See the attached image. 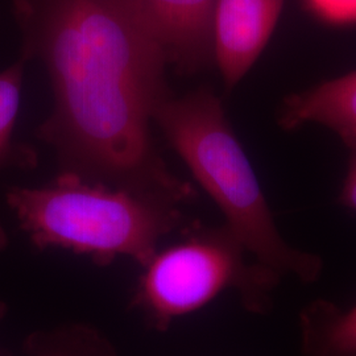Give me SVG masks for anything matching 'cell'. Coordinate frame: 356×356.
Listing matches in <instances>:
<instances>
[{
  "label": "cell",
  "mask_w": 356,
  "mask_h": 356,
  "mask_svg": "<svg viewBox=\"0 0 356 356\" xmlns=\"http://www.w3.org/2000/svg\"><path fill=\"white\" fill-rule=\"evenodd\" d=\"M144 28L179 74H195L214 63L216 0H129Z\"/></svg>",
  "instance_id": "5b68a950"
},
{
  "label": "cell",
  "mask_w": 356,
  "mask_h": 356,
  "mask_svg": "<svg viewBox=\"0 0 356 356\" xmlns=\"http://www.w3.org/2000/svg\"><path fill=\"white\" fill-rule=\"evenodd\" d=\"M20 54L44 66L53 107L36 136L61 172L179 204L195 195L153 140L172 95L165 54L129 0H13Z\"/></svg>",
  "instance_id": "6da1fadb"
},
{
  "label": "cell",
  "mask_w": 356,
  "mask_h": 356,
  "mask_svg": "<svg viewBox=\"0 0 356 356\" xmlns=\"http://www.w3.org/2000/svg\"><path fill=\"white\" fill-rule=\"evenodd\" d=\"M350 165L356 166V148L351 149V160H350Z\"/></svg>",
  "instance_id": "4fadbf2b"
},
{
  "label": "cell",
  "mask_w": 356,
  "mask_h": 356,
  "mask_svg": "<svg viewBox=\"0 0 356 356\" xmlns=\"http://www.w3.org/2000/svg\"><path fill=\"white\" fill-rule=\"evenodd\" d=\"M170 147L216 201L226 227L257 263L306 284L318 280L322 259L293 248L281 236L252 165L222 102L207 88L173 94L153 115Z\"/></svg>",
  "instance_id": "7a4b0ae2"
},
{
  "label": "cell",
  "mask_w": 356,
  "mask_h": 356,
  "mask_svg": "<svg viewBox=\"0 0 356 356\" xmlns=\"http://www.w3.org/2000/svg\"><path fill=\"white\" fill-rule=\"evenodd\" d=\"M284 0H216L213 47L227 91L234 89L264 51Z\"/></svg>",
  "instance_id": "8992f818"
},
{
  "label": "cell",
  "mask_w": 356,
  "mask_h": 356,
  "mask_svg": "<svg viewBox=\"0 0 356 356\" xmlns=\"http://www.w3.org/2000/svg\"><path fill=\"white\" fill-rule=\"evenodd\" d=\"M339 202L356 211V166L350 165L339 195Z\"/></svg>",
  "instance_id": "8fae6325"
},
{
  "label": "cell",
  "mask_w": 356,
  "mask_h": 356,
  "mask_svg": "<svg viewBox=\"0 0 356 356\" xmlns=\"http://www.w3.org/2000/svg\"><path fill=\"white\" fill-rule=\"evenodd\" d=\"M244 247L226 226L198 229L185 242L156 254L145 266L141 300L154 318L164 322L189 314L229 288L241 292L254 313L270 306V293L280 281L275 270L245 264Z\"/></svg>",
  "instance_id": "277c9868"
},
{
  "label": "cell",
  "mask_w": 356,
  "mask_h": 356,
  "mask_svg": "<svg viewBox=\"0 0 356 356\" xmlns=\"http://www.w3.org/2000/svg\"><path fill=\"white\" fill-rule=\"evenodd\" d=\"M304 356H356V304L342 310L318 298L300 314Z\"/></svg>",
  "instance_id": "ba28073f"
},
{
  "label": "cell",
  "mask_w": 356,
  "mask_h": 356,
  "mask_svg": "<svg viewBox=\"0 0 356 356\" xmlns=\"http://www.w3.org/2000/svg\"><path fill=\"white\" fill-rule=\"evenodd\" d=\"M1 313H3V306H0V316H1Z\"/></svg>",
  "instance_id": "5bb4252c"
},
{
  "label": "cell",
  "mask_w": 356,
  "mask_h": 356,
  "mask_svg": "<svg viewBox=\"0 0 356 356\" xmlns=\"http://www.w3.org/2000/svg\"><path fill=\"white\" fill-rule=\"evenodd\" d=\"M313 11L334 24L356 22V0H306Z\"/></svg>",
  "instance_id": "30bf717a"
},
{
  "label": "cell",
  "mask_w": 356,
  "mask_h": 356,
  "mask_svg": "<svg viewBox=\"0 0 356 356\" xmlns=\"http://www.w3.org/2000/svg\"><path fill=\"white\" fill-rule=\"evenodd\" d=\"M306 123L332 129L351 149L356 148V72L292 94L282 102L279 124L292 131Z\"/></svg>",
  "instance_id": "52a82bcc"
},
{
  "label": "cell",
  "mask_w": 356,
  "mask_h": 356,
  "mask_svg": "<svg viewBox=\"0 0 356 356\" xmlns=\"http://www.w3.org/2000/svg\"><path fill=\"white\" fill-rule=\"evenodd\" d=\"M8 244V236H7V232L3 227L1 222H0V251H3Z\"/></svg>",
  "instance_id": "7c38bea8"
},
{
  "label": "cell",
  "mask_w": 356,
  "mask_h": 356,
  "mask_svg": "<svg viewBox=\"0 0 356 356\" xmlns=\"http://www.w3.org/2000/svg\"><path fill=\"white\" fill-rule=\"evenodd\" d=\"M26 64V58L19 56L17 61L0 72V173L38 165L36 152L15 139Z\"/></svg>",
  "instance_id": "9c48e42d"
},
{
  "label": "cell",
  "mask_w": 356,
  "mask_h": 356,
  "mask_svg": "<svg viewBox=\"0 0 356 356\" xmlns=\"http://www.w3.org/2000/svg\"><path fill=\"white\" fill-rule=\"evenodd\" d=\"M6 200L36 247L63 248L98 261L126 256L145 267L159 242L185 225L178 204L69 172L44 186H13Z\"/></svg>",
  "instance_id": "3957f363"
}]
</instances>
